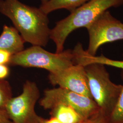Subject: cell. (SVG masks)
Listing matches in <instances>:
<instances>
[{"label": "cell", "instance_id": "cell-1", "mask_svg": "<svg viewBox=\"0 0 123 123\" xmlns=\"http://www.w3.org/2000/svg\"><path fill=\"white\" fill-rule=\"evenodd\" d=\"M0 13L8 18L25 43L45 47L50 39L48 15L19 0H0Z\"/></svg>", "mask_w": 123, "mask_h": 123}, {"label": "cell", "instance_id": "cell-2", "mask_svg": "<svg viewBox=\"0 0 123 123\" xmlns=\"http://www.w3.org/2000/svg\"><path fill=\"white\" fill-rule=\"evenodd\" d=\"M123 5V0H90L71 12L51 29L50 39L55 44V53L64 50L66 39L73 31L81 27L86 28L108 9Z\"/></svg>", "mask_w": 123, "mask_h": 123}, {"label": "cell", "instance_id": "cell-3", "mask_svg": "<svg viewBox=\"0 0 123 123\" xmlns=\"http://www.w3.org/2000/svg\"><path fill=\"white\" fill-rule=\"evenodd\" d=\"M105 66L97 63L84 67L90 93L100 111L108 117L114 110L123 85L114 83Z\"/></svg>", "mask_w": 123, "mask_h": 123}, {"label": "cell", "instance_id": "cell-4", "mask_svg": "<svg viewBox=\"0 0 123 123\" xmlns=\"http://www.w3.org/2000/svg\"><path fill=\"white\" fill-rule=\"evenodd\" d=\"M75 64L73 50H63L60 53H52L42 47L32 46L12 55L9 65L24 68H36L55 74Z\"/></svg>", "mask_w": 123, "mask_h": 123}, {"label": "cell", "instance_id": "cell-5", "mask_svg": "<svg viewBox=\"0 0 123 123\" xmlns=\"http://www.w3.org/2000/svg\"><path fill=\"white\" fill-rule=\"evenodd\" d=\"M40 96L35 82L27 80L23 84L22 92L12 97L6 106L10 120L13 123H41L43 119L35 111V105Z\"/></svg>", "mask_w": 123, "mask_h": 123}, {"label": "cell", "instance_id": "cell-6", "mask_svg": "<svg viewBox=\"0 0 123 123\" xmlns=\"http://www.w3.org/2000/svg\"><path fill=\"white\" fill-rule=\"evenodd\" d=\"M59 104L72 107L84 119L100 111L92 98L59 87L45 90L43 97L39 101L40 105L46 110Z\"/></svg>", "mask_w": 123, "mask_h": 123}, {"label": "cell", "instance_id": "cell-7", "mask_svg": "<svg viewBox=\"0 0 123 123\" xmlns=\"http://www.w3.org/2000/svg\"><path fill=\"white\" fill-rule=\"evenodd\" d=\"M89 36L86 51L95 56L104 44L123 40V23L106 11L86 28Z\"/></svg>", "mask_w": 123, "mask_h": 123}, {"label": "cell", "instance_id": "cell-8", "mask_svg": "<svg viewBox=\"0 0 123 123\" xmlns=\"http://www.w3.org/2000/svg\"><path fill=\"white\" fill-rule=\"evenodd\" d=\"M49 82L53 85L91 98L84 67L74 64L55 74H49Z\"/></svg>", "mask_w": 123, "mask_h": 123}, {"label": "cell", "instance_id": "cell-9", "mask_svg": "<svg viewBox=\"0 0 123 123\" xmlns=\"http://www.w3.org/2000/svg\"><path fill=\"white\" fill-rule=\"evenodd\" d=\"M73 51L74 55L75 64L85 67L89 64L97 63L119 68L123 71V60L112 59L103 54L99 56L91 55L84 49L82 44L80 43L77 44Z\"/></svg>", "mask_w": 123, "mask_h": 123}, {"label": "cell", "instance_id": "cell-10", "mask_svg": "<svg viewBox=\"0 0 123 123\" xmlns=\"http://www.w3.org/2000/svg\"><path fill=\"white\" fill-rule=\"evenodd\" d=\"M25 43L14 27L3 26L0 35V50L8 51L14 55L24 49Z\"/></svg>", "mask_w": 123, "mask_h": 123}, {"label": "cell", "instance_id": "cell-11", "mask_svg": "<svg viewBox=\"0 0 123 123\" xmlns=\"http://www.w3.org/2000/svg\"><path fill=\"white\" fill-rule=\"evenodd\" d=\"M50 110L51 117L61 123H80L84 119L72 107L64 104L56 105Z\"/></svg>", "mask_w": 123, "mask_h": 123}, {"label": "cell", "instance_id": "cell-12", "mask_svg": "<svg viewBox=\"0 0 123 123\" xmlns=\"http://www.w3.org/2000/svg\"><path fill=\"white\" fill-rule=\"evenodd\" d=\"M90 0H49L44 4L41 5L40 8L48 15L59 9H65L72 12Z\"/></svg>", "mask_w": 123, "mask_h": 123}, {"label": "cell", "instance_id": "cell-13", "mask_svg": "<svg viewBox=\"0 0 123 123\" xmlns=\"http://www.w3.org/2000/svg\"><path fill=\"white\" fill-rule=\"evenodd\" d=\"M121 78L123 82V71L121 72ZM123 88L114 110L108 117L109 123H123Z\"/></svg>", "mask_w": 123, "mask_h": 123}, {"label": "cell", "instance_id": "cell-14", "mask_svg": "<svg viewBox=\"0 0 123 123\" xmlns=\"http://www.w3.org/2000/svg\"><path fill=\"white\" fill-rule=\"evenodd\" d=\"M12 97L10 83L5 79L0 80V110H5L6 104Z\"/></svg>", "mask_w": 123, "mask_h": 123}, {"label": "cell", "instance_id": "cell-15", "mask_svg": "<svg viewBox=\"0 0 123 123\" xmlns=\"http://www.w3.org/2000/svg\"><path fill=\"white\" fill-rule=\"evenodd\" d=\"M80 123H109L108 117L100 111L92 116L84 119Z\"/></svg>", "mask_w": 123, "mask_h": 123}, {"label": "cell", "instance_id": "cell-16", "mask_svg": "<svg viewBox=\"0 0 123 123\" xmlns=\"http://www.w3.org/2000/svg\"><path fill=\"white\" fill-rule=\"evenodd\" d=\"M12 55L8 51L0 50V65H9Z\"/></svg>", "mask_w": 123, "mask_h": 123}, {"label": "cell", "instance_id": "cell-17", "mask_svg": "<svg viewBox=\"0 0 123 123\" xmlns=\"http://www.w3.org/2000/svg\"><path fill=\"white\" fill-rule=\"evenodd\" d=\"M10 74L9 68L7 65H0V80H4Z\"/></svg>", "mask_w": 123, "mask_h": 123}, {"label": "cell", "instance_id": "cell-18", "mask_svg": "<svg viewBox=\"0 0 123 123\" xmlns=\"http://www.w3.org/2000/svg\"><path fill=\"white\" fill-rule=\"evenodd\" d=\"M5 110H0V123H12Z\"/></svg>", "mask_w": 123, "mask_h": 123}, {"label": "cell", "instance_id": "cell-19", "mask_svg": "<svg viewBox=\"0 0 123 123\" xmlns=\"http://www.w3.org/2000/svg\"><path fill=\"white\" fill-rule=\"evenodd\" d=\"M41 123H61L55 118L51 117L49 119H45L43 118Z\"/></svg>", "mask_w": 123, "mask_h": 123}, {"label": "cell", "instance_id": "cell-20", "mask_svg": "<svg viewBox=\"0 0 123 123\" xmlns=\"http://www.w3.org/2000/svg\"><path fill=\"white\" fill-rule=\"evenodd\" d=\"M41 0V2H42L41 5H43L46 3V2H47L49 0Z\"/></svg>", "mask_w": 123, "mask_h": 123}, {"label": "cell", "instance_id": "cell-21", "mask_svg": "<svg viewBox=\"0 0 123 123\" xmlns=\"http://www.w3.org/2000/svg\"><path fill=\"white\" fill-rule=\"evenodd\" d=\"M12 123H13V122H12Z\"/></svg>", "mask_w": 123, "mask_h": 123}]
</instances>
